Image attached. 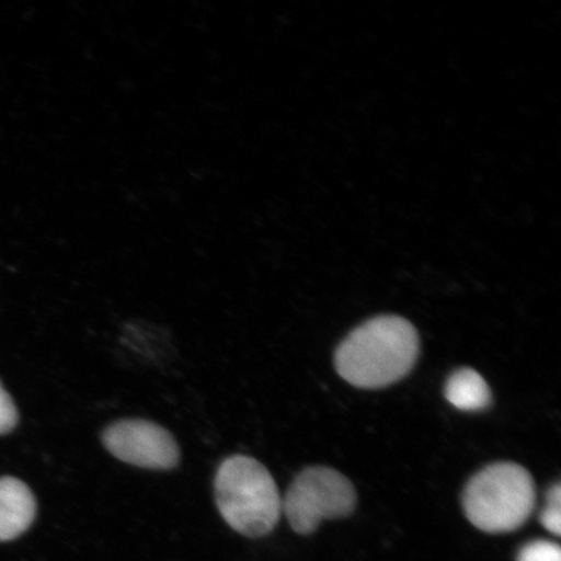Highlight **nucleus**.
<instances>
[{
  "mask_svg": "<svg viewBox=\"0 0 561 561\" xmlns=\"http://www.w3.org/2000/svg\"><path fill=\"white\" fill-rule=\"evenodd\" d=\"M535 506V480L516 462L502 461L483 468L469 480L462 493L468 520L489 535L522 528Z\"/></svg>",
  "mask_w": 561,
  "mask_h": 561,
  "instance_id": "7ed1b4c3",
  "label": "nucleus"
},
{
  "mask_svg": "<svg viewBox=\"0 0 561 561\" xmlns=\"http://www.w3.org/2000/svg\"><path fill=\"white\" fill-rule=\"evenodd\" d=\"M419 334L401 316H378L357 327L335 351L339 375L355 388L377 390L403 380L417 360Z\"/></svg>",
  "mask_w": 561,
  "mask_h": 561,
  "instance_id": "f257e3e1",
  "label": "nucleus"
},
{
  "mask_svg": "<svg viewBox=\"0 0 561 561\" xmlns=\"http://www.w3.org/2000/svg\"><path fill=\"white\" fill-rule=\"evenodd\" d=\"M560 510H561V488L560 483L551 488L547 494V502L541 515V523L546 530L553 536H560Z\"/></svg>",
  "mask_w": 561,
  "mask_h": 561,
  "instance_id": "6e6552de",
  "label": "nucleus"
},
{
  "mask_svg": "<svg viewBox=\"0 0 561 561\" xmlns=\"http://www.w3.org/2000/svg\"><path fill=\"white\" fill-rule=\"evenodd\" d=\"M445 396L455 409L477 412L488 409L491 391L485 378L472 368H460L448 378Z\"/></svg>",
  "mask_w": 561,
  "mask_h": 561,
  "instance_id": "0eeeda50",
  "label": "nucleus"
},
{
  "mask_svg": "<svg viewBox=\"0 0 561 561\" xmlns=\"http://www.w3.org/2000/svg\"><path fill=\"white\" fill-rule=\"evenodd\" d=\"M102 442L116 459L151 471H172L181 458L172 433L149 420L116 421L105 427Z\"/></svg>",
  "mask_w": 561,
  "mask_h": 561,
  "instance_id": "39448f33",
  "label": "nucleus"
},
{
  "mask_svg": "<svg viewBox=\"0 0 561 561\" xmlns=\"http://www.w3.org/2000/svg\"><path fill=\"white\" fill-rule=\"evenodd\" d=\"M37 501L30 486L16 477L0 479V542L12 541L31 528Z\"/></svg>",
  "mask_w": 561,
  "mask_h": 561,
  "instance_id": "423d86ee",
  "label": "nucleus"
},
{
  "mask_svg": "<svg viewBox=\"0 0 561 561\" xmlns=\"http://www.w3.org/2000/svg\"><path fill=\"white\" fill-rule=\"evenodd\" d=\"M19 423V411L12 397L0 382V436L11 433Z\"/></svg>",
  "mask_w": 561,
  "mask_h": 561,
  "instance_id": "9d476101",
  "label": "nucleus"
},
{
  "mask_svg": "<svg viewBox=\"0 0 561 561\" xmlns=\"http://www.w3.org/2000/svg\"><path fill=\"white\" fill-rule=\"evenodd\" d=\"M215 500L231 529L250 538L268 536L283 514V500L268 469L245 455L224 460L215 476Z\"/></svg>",
  "mask_w": 561,
  "mask_h": 561,
  "instance_id": "f03ea898",
  "label": "nucleus"
},
{
  "mask_svg": "<svg viewBox=\"0 0 561 561\" xmlns=\"http://www.w3.org/2000/svg\"><path fill=\"white\" fill-rule=\"evenodd\" d=\"M517 561H561L560 547L550 541H535L523 547Z\"/></svg>",
  "mask_w": 561,
  "mask_h": 561,
  "instance_id": "1a4fd4ad",
  "label": "nucleus"
},
{
  "mask_svg": "<svg viewBox=\"0 0 561 561\" xmlns=\"http://www.w3.org/2000/svg\"><path fill=\"white\" fill-rule=\"evenodd\" d=\"M355 506L353 483L328 467H310L301 471L283 500L287 522L300 536L312 535L322 522L350 516Z\"/></svg>",
  "mask_w": 561,
  "mask_h": 561,
  "instance_id": "20e7f679",
  "label": "nucleus"
}]
</instances>
